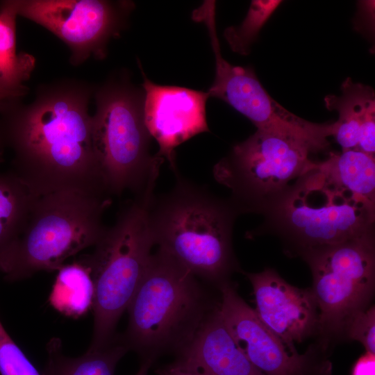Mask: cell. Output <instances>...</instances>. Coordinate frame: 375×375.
Returning <instances> with one entry per match:
<instances>
[{"instance_id": "6da1fadb", "label": "cell", "mask_w": 375, "mask_h": 375, "mask_svg": "<svg viewBox=\"0 0 375 375\" xmlns=\"http://www.w3.org/2000/svg\"><path fill=\"white\" fill-rule=\"evenodd\" d=\"M90 86L62 81L42 88L30 104L0 115L12 171L38 195L75 190L108 197L92 138Z\"/></svg>"}, {"instance_id": "7a4b0ae2", "label": "cell", "mask_w": 375, "mask_h": 375, "mask_svg": "<svg viewBox=\"0 0 375 375\" xmlns=\"http://www.w3.org/2000/svg\"><path fill=\"white\" fill-rule=\"evenodd\" d=\"M219 302V288L157 249L126 309L128 322L122 341L142 360L177 356Z\"/></svg>"}, {"instance_id": "3957f363", "label": "cell", "mask_w": 375, "mask_h": 375, "mask_svg": "<svg viewBox=\"0 0 375 375\" xmlns=\"http://www.w3.org/2000/svg\"><path fill=\"white\" fill-rule=\"evenodd\" d=\"M174 188L149 204V221L158 249L203 281L219 288L239 269L233 231L240 215L228 199L177 174Z\"/></svg>"}, {"instance_id": "277c9868", "label": "cell", "mask_w": 375, "mask_h": 375, "mask_svg": "<svg viewBox=\"0 0 375 375\" xmlns=\"http://www.w3.org/2000/svg\"><path fill=\"white\" fill-rule=\"evenodd\" d=\"M108 197L75 190L38 195L17 238L0 258L5 279L57 271L69 257L94 246L104 233Z\"/></svg>"}, {"instance_id": "5b68a950", "label": "cell", "mask_w": 375, "mask_h": 375, "mask_svg": "<svg viewBox=\"0 0 375 375\" xmlns=\"http://www.w3.org/2000/svg\"><path fill=\"white\" fill-rule=\"evenodd\" d=\"M300 176L265 212L249 236L278 237L289 254L374 236L375 210L327 184L314 166Z\"/></svg>"}, {"instance_id": "8992f818", "label": "cell", "mask_w": 375, "mask_h": 375, "mask_svg": "<svg viewBox=\"0 0 375 375\" xmlns=\"http://www.w3.org/2000/svg\"><path fill=\"white\" fill-rule=\"evenodd\" d=\"M153 196L136 197L119 213L82 260L94 283V326L90 347L111 343L121 316L126 310L147 267L155 245L149 221Z\"/></svg>"}, {"instance_id": "52a82bcc", "label": "cell", "mask_w": 375, "mask_h": 375, "mask_svg": "<svg viewBox=\"0 0 375 375\" xmlns=\"http://www.w3.org/2000/svg\"><path fill=\"white\" fill-rule=\"evenodd\" d=\"M92 138L109 196L130 190L136 197L153 193L163 158L149 153L151 135L143 99L128 85L109 83L96 92Z\"/></svg>"}, {"instance_id": "ba28073f", "label": "cell", "mask_w": 375, "mask_h": 375, "mask_svg": "<svg viewBox=\"0 0 375 375\" xmlns=\"http://www.w3.org/2000/svg\"><path fill=\"white\" fill-rule=\"evenodd\" d=\"M325 150L297 133L257 129L213 168L215 180L231 192L240 215H263L312 163V153Z\"/></svg>"}, {"instance_id": "9c48e42d", "label": "cell", "mask_w": 375, "mask_h": 375, "mask_svg": "<svg viewBox=\"0 0 375 375\" xmlns=\"http://www.w3.org/2000/svg\"><path fill=\"white\" fill-rule=\"evenodd\" d=\"M301 257L312 275L319 331H344L349 320L368 307L374 293V236L312 249Z\"/></svg>"}, {"instance_id": "30bf717a", "label": "cell", "mask_w": 375, "mask_h": 375, "mask_svg": "<svg viewBox=\"0 0 375 375\" xmlns=\"http://www.w3.org/2000/svg\"><path fill=\"white\" fill-rule=\"evenodd\" d=\"M17 16L51 31L69 47L70 62L103 59L111 38L119 35L131 3L103 0H10Z\"/></svg>"}, {"instance_id": "8fae6325", "label": "cell", "mask_w": 375, "mask_h": 375, "mask_svg": "<svg viewBox=\"0 0 375 375\" xmlns=\"http://www.w3.org/2000/svg\"><path fill=\"white\" fill-rule=\"evenodd\" d=\"M215 1H205L192 19L205 24L215 59V80L207 91L247 117L257 129L300 130L308 122L290 112L265 90L253 70L235 66L222 56L217 33Z\"/></svg>"}, {"instance_id": "7c38bea8", "label": "cell", "mask_w": 375, "mask_h": 375, "mask_svg": "<svg viewBox=\"0 0 375 375\" xmlns=\"http://www.w3.org/2000/svg\"><path fill=\"white\" fill-rule=\"evenodd\" d=\"M219 312L236 345L265 375H328V362L316 365L272 332L238 294L231 281L219 287Z\"/></svg>"}, {"instance_id": "4fadbf2b", "label": "cell", "mask_w": 375, "mask_h": 375, "mask_svg": "<svg viewBox=\"0 0 375 375\" xmlns=\"http://www.w3.org/2000/svg\"><path fill=\"white\" fill-rule=\"evenodd\" d=\"M143 115L157 141V156L167 159L176 172L174 149L197 134L208 132L206 103L208 94L184 87L151 82L144 72Z\"/></svg>"}, {"instance_id": "5bb4252c", "label": "cell", "mask_w": 375, "mask_h": 375, "mask_svg": "<svg viewBox=\"0 0 375 375\" xmlns=\"http://www.w3.org/2000/svg\"><path fill=\"white\" fill-rule=\"evenodd\" d=\"M253 290L256 314L288 345L319 331V309L310 289L286 282L272 269L247 273Z\"/></svg>"}, {"instance_id": "9a60e30c", "label": "cell", "mask_w": 375, "mask_h": 375, "mask_svg": "<svg viewBox=\"0 0 375 375\" xmlns=\"http://www.w3.org/2000/svg\"><path fill=\"white\" fill-rule=\"evenodd\" d=\"M176 356L205 375H265L236 345L222 318L219 305Z\"/></svg>"}, {"instance_id": "2e32d148", "label": "cell", "mask_w": 375, "mask_h": 375, "mask_svg": "<svg viewBox=\"0 0 375 375\" xmlns=\"http://www.w3.org/2000/svg\"><path fill=\"white\" fill-rule=\"evenodd\" d=\"M341 90V95H328L324 101L327 109L338 112L334 137L342 151L357 150L358 145H373L375 142L374 90L347 78L342 83Z\"/></svg>"}, {"instance_id": "e0dca14e", "label": "cell", "mask_w": 375, "mask_h": 375, "mask_svg": "<svg viewBox=\"0 0 375 375\" xmlns=\"http://www.w3.org/2000/svg\"><path fill=\"white\" fill-rule=\"evenodd\" d=\"M314 166L327 184L375 210L374 156L357 150L331 152L326 160L315 162Z\"/></svg>"}, {"instance_id": "ac0fdd59", "label": "cell", "mask_w": 375, "mask_h": 375, "mask_svg": "<svg viewBox=\"0 0 375 375\" xmlns=\"http://www.w3.org/2000/svg\"><path fill=\"white\" fill-rule=\"evenodd\" d=\"M47 362L42 375H114L119 360L128 351L121 335L109 344L89 347L81 356L63 354L60 339L53 338L47 345Z\"/></svg>"}, {"instance_id": "d6986e66", "label": "cell", "mask_w": 375, "mask_h": 375, "mask_svg": "<svg viewBox=\"0 0 375 375\" xmlns=\"http://www.w3.org/2000/svg\"><path fill=\"white\" fill-rule=\"evenodd\" d=\"M49 301L60 313L74 319L92 309L94 288L88 266L81 260L57 270Z\"/></svg>"}, {"instance_id": "ffe728a7", "label": "cell", "mask_w": 375, "mask_h": 375, "mask_svg": "<svg viewBox=\"0 0 375 375\" xmlns=\"http://www.w3.org/2000/svg\"><path fill=\"white\" fill-rule=\"evenodd\" d=\"M10 0L0 2V85L24 96L35 60L28 53L16 51V17Z\"/></svg>"}, {"instance_id": "44dd1931", "label": "cell", "mask_w": 375, "mask_h": 375, "mask_svg": "<svg viewBox=\"0 0 375 375\" xmlns=\"http://www.w3.org/2000/svg\"><path fill=\"white\" fill-rule=\"evenodd\" d=\"M38 196L12 170L0 172V258L19 236Z\"/></svg>"}, {"instance_id": "7402d4cb", "label": "cell", "mask_w": 375, "mask_h": 375, "mask_svg": "<svg viewBox=\"0 0 375 375\" xmlns=\"http://www.w3.org/2000/svg\"><path fill=\"white\" fill-rule=\"evenodd\" d=\"M281 2L279 0L252 1L242 23L230 26L224 31V38L231 49L240 54H248L260 29Z\"/></svg>"}, {"instance_id": "603a6c76", "label": "cell", "mask_w": 375, "mask_h": 375, "mask_svg": "<svg viewBox=\"0 0 375 375\" xmlns=\"http://www.w3.org/2000/svg\"><path fill=\"white\" fill-rule=\"evenodd\" d=\"M0 375H42L10 336L1 320Z\"/></svg>"}, {"instance_id": "cb8c5ba5", "label": "cell", "mask_w": 375, "mask_h": 375, "mask_svg": "<svg viewBox=\"0 0 375 375\" xmlns=\"http://www.w3.org/2000/svg\"><path fill=\"white\" fill-rule=\"evenodd\" d=\"M349 338L357 340L366 352L375 353V310L372 306L356 313L344 330Z\"/></svg>"}, {"instance_id": "d4e9b609", "label": "cell", "mask_w": 375, "mask_h": 375, "mask_svg": "<svg viewBox=\"0 0 375 375\" xmlns=\"http://www.w3.org/2000/svg\"><path fill=\"white\" fill-rule=\"evenodd\" d=\"M156 372L158 375H205L199 369L177 360Z\"/></svg>"}, {"instance_id": "484cf974", "label": "cell", "mask_w": 375, "mask_h": 375, "mask_svg": "<svg viewBox=\"0 0 375 375\" xmlns=\"http://www.w3.org/2000/svg\"><path fill=\"white\" fill-rule=\"evenodd\" d=\"M351 375H375V355L366 352L353 365Z\"/></svg>"}, {"instance_id": "4316f807", "label": "cell", "mask_w": 375, "mask_h": 375, "mask_svg": "<svg viewBox=\"0 0 375 375\" xmlns=\"http://www.w3.org/2000/svg\"><path fill=\"white\" fill-rule=\"evenodd\" d=\"M22 97L21 94L8 90L0 85V114L11 104L19 101Z\"/></svg>"}, {"instance_id": "83f0119b", "label": "cell", "mask_w": 375, "mask_h": 375, "mask_svg": "<svg viewBox=\"0 0 375 375\" xmlns=\"http://www.w3.org/2000/svg\"><path fill=\"white\" fill-rule=\"evenodd\" d=\"M153 362V361L151 360H142L140 369L135 375H147L149 369Z\"/></svg>"}, {"instance_id": "f1b7e54d", "label": "cell", "mask_w": 375, "mask_h": 375, "mask_svg": "<svg viewBox=\"0 0 375 375\" xmlns=\"http://www.w3.org/2000/svg\"><path fill=\"white\" fill-rule=\"evenodd\" d=\"M1 115V114H0ZM6 148V144L1 131V120H0V163L3 161V153L4 149Z\"/></svg>"}]
</instances>
